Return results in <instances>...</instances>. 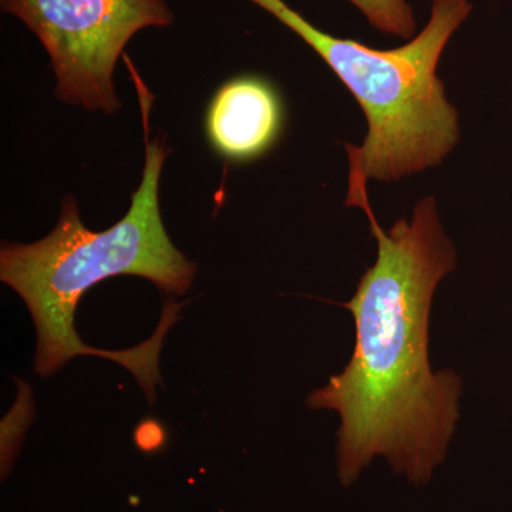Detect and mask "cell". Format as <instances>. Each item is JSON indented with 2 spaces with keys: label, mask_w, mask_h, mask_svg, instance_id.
<instances>
[{
  "label": "cell",
  "mask_w": 512,
  "mask_h": 512,
  "mask_svg": "<svg viewBox=\"0 0 512 512\" xmlns=\"http://www.w3.org/2000/svg\"><path fill=\"white\" fill-rule=\"evenodd\" d=\"M164 148L154 141L146 148L143 178L123 220L93 232L80 220L73 197H66L55 229L33 244L3 242L0 279L28 306L37 333L35 370L52 376L77 356L114 360L136 377L148 402H156L161 383L158 359L168 330L178 320L180 303L165 301L154 335L136 348H92L74 328L84 293L113 276L146 278L167 295H184L197 266L174 247L161 220L158 187Z\"/></svg>",
  "instance_id": "cell-2"
},
{
  "label": "cell",
  "mask_w": 512,
  "mask_h": 512,
  "mask_svg": "<svg viewBox=\"0 0 512 512\" xmlns=\"http://www.w3.org/2000/svg\"><path fill=\"white\" fill-rule=\"evenodd\" d=\"M282 126L281 101L265 80L238 77L212 99L207 133L212 146L234 161L252 160L271 148Z\"/></svg>",
  "instance_id": "cell-5"
},
{
  "label": "cell",
  "mask_w": 512,
  "mask_h": 512,
  "mask_svg": "<svg viewBox=\"0 0 512 512\" xmlns=\"http://www.w3.org/2000/svg\"><path fill=\"white\" fill-rule=\"evenodd\" d=\"M0 5L45 47L57 97L106 114L121 107L113 73L124 47L140 30L165 28L174 20L165 0H0Z\"/></svg>",
  "instance_id": "cell-4"
},
{
  "label": "cell",
  "mask_w": 512,
  "mask_h": 512,
  "mask_svg": "<svg viewBox=\"0 0 512 512\" xmlns=\"http://www.w3.org/2000/svg\"><path fill=\"white\" fill-rule=\"evenodd\" d=\"M20 384L18 400L10 410L8 416L2 421V458L3 466H10V458L19 447L20 440L25 436L33 419V402L30 389L23 382Z\"/></svg>",
  "instance_id": "cell-7"
},
{
  "label": "cell",
  "mask_w": 512,
  "mask_h": 512,
  "mask_svg": "<svg viewBox=\"0 0 512 512\" xmlns=\"http://www.w3.org/2000/svg\"><path fill=\"white\" fill-rule=\"evenodd\" d=\"M377 259L353 298L356 343L348 365L306 400L312 410L338 413L336 463L350 487L376 457L414 485L427 484L443 463L460 417L463 379L430 365L434 293L457 265V251L433 197L414 205L384 231L363 202Z\"/></svg>",
  "instance_id": "cell-1"
},
{
  "label": "cell",
  "mask_w": 512,
  "mask_h": 512,
  "mask_svg": "<svg viewBox=\"0 0 512 512\" xmlns=\"http://www.w3.org/2000/svg\"><path fill=\"white\" fill-rule=\"evenodd\" d=\"M301 37L348 87L367 120L362 146H348V195L369 180L393 183L443 163L460 140L456 107L437 76L470 0H433L429 22L397 49L377 50L313 26L284 0H249Z\"/></svg>",
  "instance_id": "cell-3"
},
{
  "label": "cell",
  "mask_w": 512,
  "mask_h": 512,
  "mask_svg": "<svg viewBox=\"0 0 512 512\" xmlns=\"http://www.w3.org/2000/svg\"><path fill=\"white\" fill-rule=\"evenodd\" d=\"M367 22L384 35L413 39L416 36V18L407 0H349Z\"/></svg>",
  "instance_id": "cell-6"
},
{
  "label": "cell",
  "mask_w": 512,
  "mask_h": 512,
  "mask_svg": "<svg viewBox=\"0 0 512 512\" xmlns=\"http://www.w3.org/2000/svg\"><path fill=\"white\" fill-rule=\"evenodd\" d=\"M134 444L146 454L158 453L167 444V430L160 420L147 417L137 424L133 433Z\"/></svg>",
  "instance_id": "cell-8"
}]
</instances>
